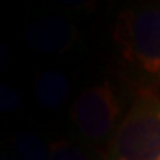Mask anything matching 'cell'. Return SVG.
<instances>
[{
  "mask_svg": "<svg viewBox=\"0 0 160 160\" xmlns=\"http://www.w3.org/2000/svg\"><path fill=\"white\" fill-rule=\"evenodd\" d=\"M112 38L133 73L146 82H160V6L121 11Z\"/></svg>",
  "mask_w": 160,
  "mask_h": 160,
  "instance_id": "1",
  "label": "cell"
},
{
  "mask_svg": "<svg viewBox=\"0 0 160 160\" xmlns=\"http://www.w3.org/2000/svg\"><path fill=\"white\" fill-rule=\"evenodd\" d=\"M109 160H160V98L146 92L132 103L109 146Z\"/></svg>",
  "mask_w": 160,
  "mask_h": 160,
  "instance_id": "2",
  "label": "cell"
},
{
  "mask_svg": "<svg viewBox=\"0 0 160 160\" xmlns=\"http://www.w3.org/2000/svg\"><path fill=\"white\" fill-rule=\"evenodd\" d=\"M121 102L110 82L84 89L75 98L69 116L80 135L87 141H103L116 132Z\"/></svg>",
  "mask_w": 160,
  "mask_h": 160,
  "instance_id": "3",
  "label": "cell"
},
{
  "mask_svg": "<svg viewBox=\"0 0 160 160\" xmlns=\"http://www.w3.org/2000/svg\"><path fill=\"white\" fill-rule=\"evenodd\" d=\"M78 30L71 22L59 16H46L36 20L25 32V43L38 53L66 52L77 43Z\"/></svg>",
  "mask_w": 160,
  "mask_h": 160,
  "instance_id": "4",
  "label": "cell"
},
{
  "mask_svg": "<svg viewBox=\"0 0 160 160\" xmlns=\"http://www.w3.org/2000/svg\"><path fill=\"white\" fill-rule=\"evenodd\" d=\"M69 94V82L59 69H43L36 77V98L45 109L61 107Z\"/></svg>",
  "mask_w": 160,
  "mask_h": 160,
  "instance_id": "5",
  "label": "cell"
},
{
  "mask_svg": "<svg viewBox=\"0 0 160 160\" xmlns=\"http://www.w3.org/2000/svg\"><path fill=\"white\" fill-rule=\"evenodd\" d=\"M18 160H50V146L32 132H20L12 139Z\"/></svg>",
  "mask_w": 160,
  "mask_h": 160,
  "instance_id": "6",
  "label": "cell"
},
{
  "mask_svg": "<svg viewBox=\"0 0 160 160\" xmlns=\"http://www.w3.org/2000/svg\"><path fill=\"white\" fill-rule=\"evenodd\" d=\"M48 146H50V160H96L86 149L62 139H53Z\"/></svg>",
  "mask_w": 160,
  "mask_h": 160,
  "instance_id": "7",
  "label": "cell"
},
{
  "mask_svg": "<svg viewBox=\"0 0 160 160\" xmlns=\"http://www.w3.org/2000/svg\"><path fill=\"white\" fill-rule=\"evenodd\" d=\"M22 105V96L16 89H12L9 84L0 82V112H12V110L20 109Z\"/></svg>",
  "mask_w": 160,
  "mask_h": 160,
  "instance_id": "8",
  "label": "cell"
},
{
  "mask_svg": "<svg viewBox=\"0 0 160 160\" xmlns=\"http://www.w3.org/2000/svg\"><path fill=\"white\" fill-rule=\"evenodd\" d=\"M6 61H7V48H6V45L0 41V69L6 66Z\"/></svg>",
  "mask_w": 160,
  "mask_h": 160,
  "instance_id": "9",
  "label": "cell"
},
{
  "mask_svg": "<svg viewBox=\"0 0 160 160\" xmlns=\"http://www.w3.org/2000/svg\"><path fill=\"white\" fill-rule=\"evenodd\" d=\"M0 160H18V158H14V157H11V155H2Z\"/></svg>",
  "mask_w": 160,
  "mask_h": 160,
  "instance_id": "10",
  "label": "cell"
}]
</instances>
